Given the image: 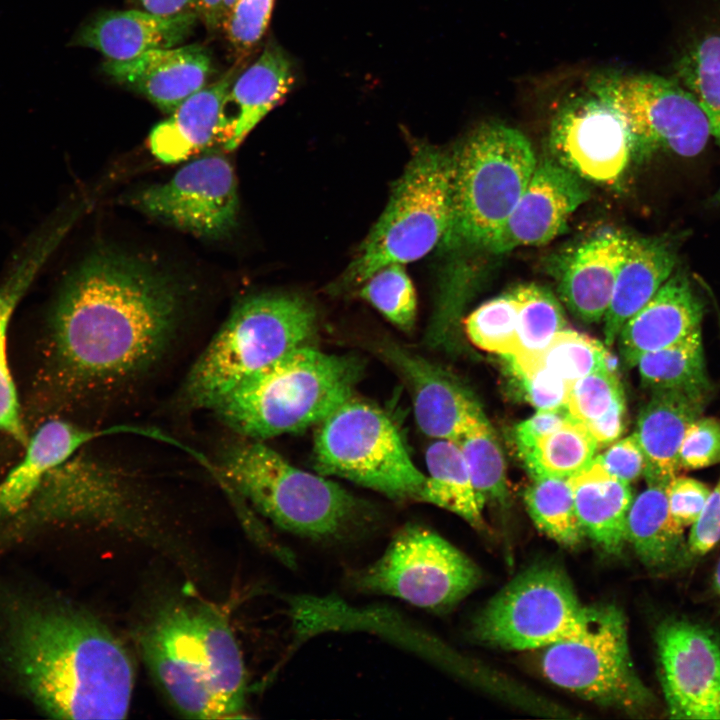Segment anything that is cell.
<instances>
[{
  "mask_svg": "<svg viewBox=\"0 0 720 720\" xmlns=\"http://www.w3.org/2000/svg\"><path fill=\"white\" fill-rule=\"evenodd\" d=\"M181 310L176 284L114 251L88 256L65 281L50 319L55 366L77 387L143 372L165 350Z\"/></svg>",
  "mask_w": 720,
  "mask_h": 720,
  "instance_id": "obj_1",
  "label": "cell"
},
{
  "mask_svg": "<svg viewBox=\"0 0 720 720\" xmlns=\"http://www.w3.org/2000/svg\"><path fill=\"white\" fill-rule=\"evenodd\" d=\"M0 608L4 657L42 710L65 719L127 716L133 663L102 621L51 598L8 594Z\"/></svg>",
  "mask_w": 720,
  "mask_h": 720,
  "instance_id": "obj_2",
  "label": "cell"
},
{
  "mask_svg": "<svg viewBox=\"0 0 720 720\" xmlns=\"http://www.w3.org/2000/svg\"><path fill=\"white\" fill-rule=\"evenodd\" d=\"M136 641L153 680L183 716L246 717L243 654L220 608L195 598L168 600L139 626Z\"/></svg>",
  "mask_w": 720,
  "mask_h": 720,
  "instance_id": "obj_3",
  "label": "cell"
},
{
  "mask_svg": "<svg viewBox=\"0 0 720 720\" xmlns=\"http://www.w3.org/2000/svg\"><path fill=\"white\" fill-rule=\"evenodd\" d=\"M210 474L274 525L311 541H351L378 523L369 503L326 476L294 466L264 441L232 442Z\"/></svg>",
  "mask_w": 720,
  "mask_h": 720,
  "instance_id": "obj_4",
  "label": "cell"
},
{
  "mask_svg": "<svg viewBox=\"0 0 720 720\" xmlns=\"http://www.w3.org/2000/svg\"><path fill=\"white\" fill-rule=\"evenodd\" d=\"M363 369L357 356L303 345L247 378L212 411L241 438L300 432L351 398Z\"/></svg>",
  "mask_w": 720,
  "mask_h": 720,
  "instance_id": "obj_5",
  "label": "cell"
},
{
  "mask_svg": "<svg viewBox=\"0 0 720 720\" xmlns=\"http://www.w3.org/2000/svg\"><path fill=\"white\" fill-rule=\"evenodd\" d=\"M316 330V311L300 297L242 299L192 365L183 385L184 403L212 410L247 378L309 344Z\"/></svg>",
  "mask_w": 720,
  "mask_h": 720,
  "instance_id": "obj_6",
  "label": "cell"
},
{
  "mask_svg": "<svg viewBox=\"0 0 720 720\" xmlns=\"http://www.w3.org/2000/svg\"><path fill=\"white\" fill-rule=\"evenodd\" d=\"M452 155L418 145L389 202L341 278L363 284L384 266L415 261L446 241L452 222Z\"/></svg>",
  "mask_w": 720,
  "mask_h": 720,
  "instance_id": "obj_7",
  "label": "cell"
},
{
  "mask_svg": "<svg viewBox=\"0 0 720 720\" xmlns=\"http://www.w3.org/2000/svg\"><path fill=\"white\" fill-rule=\"evenodd\" d=\"M452 222L446 241L487 248L536 168L529 140L515 128L486 124L452 155Z\"/></svg>",
  "mask_w": 720,
  "mask_h": 720,
  "instance_id": "obj_8",
  "label": "cell"
},
{
  "mask_svg": "<svg viewBox=\"0 0 720 720\" xmlns=\"http://www.w3.org/2000/svg\"><path fill=\"white\" fill-rule=\"evenodd\" d=\"M312 463L323 476L346 479L399 502L417 501L426 477L392 420L353 396L317 425Z\"/></svg>",
  "mask_w": 720,
  "mask_h": 720,
  "instance_id": "obj_9",
  "label": "cell"
},
{
  "mask_svg": "<svg viewBox=\"0 0 720 720\" xmlns=\"http://www.w3.org/2000/svg\"><path fill=\"white\" fill-rule=\"evenodd\" d=\"M81 524L150 541L160 527L132 481L107 463L84 456L52 470L2 538L45 524Z\"/></svg>",
  "mask_w": 720,
  "mask_h": 720,
  "instance_id": "obj_10",
  "label": "cell"
},
{
  "mask_svg": "<svg viewBox=\"0 0 720 720\" xmlns=\"http://www.w3.org/2000/svg\"><path fill=\"white\" fill-rule=\"evenodd\" d=\"M543 649V673L556 686L632 713L644 712L654 703L634 667L625 618L614 606H595L581 632Z\"/></svg>",
  "mask_w": 720,
  "mask_h": 720,
  "instance_id": "obj_11",
  "label": "cell"
},
{
  "mask_svg": "<svg viewBox=\"0 0 720 720\" xmlns=\"http://www.w3.org/2000/svg\"><path fill=\"white\" fill-rule=\"evenodd\" d=\"M479 580L478 568L464 553L413 522L394 533L377 560L349 575L361 592L396 597L434 612L456 605Z\"/></svg>",
  "mask_w": 720,
  "mask_h": 720,
  "instance_id": "obj_12",
  "label": "cell"
},
{
  "mask_svg": "<svg viewBox=\"0 0 720 720\" xmlns=\"http://www.w3.org/2000/svg\"><path fill=\"white\" fill-rule=\"evenodd\" d=\"M594 611L580 601L563 571L540 565L516 576L486 604L472 635L501 649L545 648L581 632Z\"/></svg>",
  "mask_w": 720,
  "mask_h": 720,
  "instance_id": "obj_13",
  "label": "cell"
},
{
  "mask_svg": "<svg viewBox=\"0 0 720 720\" xmlns=\"http://www.w3.org/2000/svg\"><path fill=\"white\" fill-rule=\"evenodd\" d=\"M588 90L627 125L634 148H665L684 157L699 154L711 135L708 118L679 82L654 74L598 72Z\"/></svg>",
  "mask_w": 720,
  "mask_h": 720,
  "instance_id": "obj_14",
  "label": "cell"
},
{
  "mask_svg": "<svg viewBox=\"0 0 720 720\" xmlns=\"http://www.w3.org/2000/svg\"><path fill=\"white\" fill-rule=\"evenodd\" d=\"M130 202L148 216L208 239L229 234L239 208L234 169L219 154L189 162L166 183L136 192Z\"/></svg>",
  "mask_w": 720,
  "mask_h": 720,
  "instance_id": "obj_15",
  "label": "cell"
},
{
  "mask_svg": "<svg viewBox=\"0 0 720 720\" xmlns=\"http://www.w3.org/2000/svg\"><path fill=\"white\" fill-rule=\"evenodd\" d=\"M660 681L673 719H720V641L704 625L669 618L656 630Z\"/></svg>",
  "mask_w": 720,
  "mask_h": 720,
  "instance_id": "obj_16",
  "label": "cell"
},
{
  "mask_svg": "<svg viewBox=\"0 0 720 720\" xmlns=\"http://www.w3.org/2000/svg\"><path fill=\"white\" fill-rule=\"evenodd\" d=\"M550 145L561 165L602 183L618 179L634 149L623 119L591 92L562 106L551 126Z\"/></svg>",
  "mask_w": 720,
  "mask_h": 720,
  "instance_id": "obj_17",
  "label": "cell"
},
{
  "mask_svg": "<svg viewBox=\"0 0 720 720\" xmlns=\"http://www.w3.org/2000/svg\"><path fill=\"white\" fill-rule=\"evenodd\" d=\"M380 352L406 385L417 426L426 436L455 441L486 417L467 387L440 365L393 342L382 344Z\"/></svg>",
  "mask_w": 720,
  "mask_h": 720,
  "instance_id": "obj_18",
  "label": "cell"
},
{
  "mask_svg": "<svg viewBox=\"0 0 720 720\" xmlns=\"http://www.w3.org/2000/svg\"><path fill=\"white\" fill-rule=\"evenodd\" d=\"M132 434L167 443L170 435L160 429L132 424L85 428L65 420H49L26 444L22 460L0 483V528L3 534L27 507L43 480L72 458L80 448L103 437ZM3 534L0 538H2Z\"/></svg>",
  "mask_w": 720,
  "mask_h": 720,
  "instance_id": "obj_19",
  "label": "cell"
},
{
  "mask_svg": "<svg viewBox=\"0 0 720 720\" xmlns=\"http://www.w3.org/2000/svg\"><path fill=\"white\" fill-rule=\"evenodd\" d=\"M588 198L589 189L581 177L555 162L537 164L522 196L487 249L501 254L550 242Z\"/></svg>",
  "mask_w": 720,
  "mask_h": 720,
  "instance_id": "obj_20",
  "label": "cell"
},
{
  "mask_svg": "<svg viewBox=\"0 0 720 720\" xmlns=\"http://www.w3.org/2000/svg\"><path fill=\"white\" fill-rule=\"evenodd\" d=\"M104 73L171 114L203 89L214 68L209 51L198 44L154 49L125 61L106 60Z\"/></svg>",
  "mask_w": 720,
  "mask_h": 720,
  "instance_id": "obj_21",
  "label": "cell"
},
{
  "mask_svg": "<svg viewBox=\"0 0 720 720\" xmlns=\"http://www.w3.org/2000/svg\"><path fill=\"white\" fill-rule=\"evenodd\" d=\"M296 70L288 53L269 41L259 57L236 76L223 98L216 128L226 150L236 149L294 87Z\"/></svg>",
  "mask_w": 720,
  "mask_h": 720,
  "instance_id": "obj_22",
  "label": "cell"
},
{
  "mask_svg": "<svg viewBox=\"0 0 720 720\" xmlns=\"http://www.w3.org/2000/svg\"><path fill=\"white\" fill-rule=\"evenodd\" d=\"M703 313V303L686 276L671 275L622 327L616 339L621 359L635 367L643 354L673 345L701 329Z\"/></svg>",
  "mask_w": 720,
  "mask_h": 720,
  "instance_id": "obj_23",
  "label": "cell"
},
{
  "mask_svg": "<svg viewBox=\"0 0 720 720\" xmlns=\"http://www.w3.org/2000/svg\"><path fill=\"white\" fill-rule=\"evenodd\" d=\"M197 19L195 11L170 16L146 10L106 11L80 29L74 44L97 50L107 60H130L150 50L182 43L192 33Z\"/></svg>",
  "mask_w": 720,
  "mask_h": 720,
  "instance_id": "obj_24",
  "label": "cell"
},
{
  "mask_svg": "<svg viewBox=\"0 0 720 720\" xmlns=\"http://www.w3.org/2000/svg\"><path fill=\"white\" fill-rule=\"evenodd\" d=\"M629 238L614 230L600 232L580 244L566 260L558 280L559 296L582 322L603 321Z\"/></svg>",
  "mask_w": 720,
  "mask_h": 720,
  "instance_id": "obj_25",
  "label": "cell"
},
{
  "mask_svg": "<svg viewBox=\"0 0 720 720\" xmlns=\"http://www.w3.org/2000/svg\"><path fill=\"white\" fill-rule=\"evenodd\" d=\"M652 392L634 433L645 456L647 485L666 487L680 471L679 451L685 432L701 416L708 399L673 390Z\"/></svg>",
  "mask_w": 720,
  "mask_h": 720,
  "instance_id": "obj_26",
  "label": "cell"
},
{
  "mask_svg": "<svg viewBox=\"0 0 720 720\" xmlns=\"http://www.w3.org/2000/svg\"><path fill=\"white\" fill-rule=\"evenodd\" d=\"M676 252L660 238L630 237L603 322L604 342L611 346L626 322L672 275Z\"/></svg>",
  "mask_w": 720,
  "mask_h": 720,
  "instance_id": "obj_27",
  "label": "cell"
},
{
  "mask_svg": "<svg viewBox=\"0 0 720 720\" xmlns=\"http://www.w3.org/2000/svg\"><path fill=\"white\" fill-rule=\"evenodd\" d=\"M569 481L585 535L607 553L621 552L627 542V515L634 498L630 483L610 474L595 460Z\"/></svg>",
  "mask_w": 720,
  "mask_h": 720,
  "instance_id": "obj_28",
  "label": "cell"
},
{
  "mask_svg": "<svg viewBox=\"0 0 720 720\" xmlns=\"http://www.w3.org/2000/svg\"><path fill=\"white\" fill-rule=\"evenodd\" d=\"M237 76L230 69L189 97L150 132L149 147L164 163H178L209 145L216 136L221 104Z\"/></svg>",
  "mask_w": 720,
  "mask_h": 720,
  "instance_id": "obj_29",
  "label": "cell"
},
{
  "mask_svg": "<svg viewBox=\"0 0 720 720\" xmlns=\"http://www.w3.org/2000/svg\"><path fill=\"white\" fill-rule=\"evenodd\" d=\"M666 487L647 485L633 498L627 515V542L648 568L667 570L684 565L690 558L684 529L672 520Z\"/></svg>",
  "mask_w": 720,
  "mask_h": 720,
  "instance_id": "obj_30",
  "label": "cell"
},
{
  "mask_svg": "<svg viewBox=\"0 0 720 720\" xmlns=\"http://www.w3.org/2000/svg\"><path fill=\"white\" fill-rule=\"evenodd\" d=\"M57 244L54 236L42 233L28 247L0 286V432L24 446L29 439L21 419L17 393L8 366L7 330L14 309Z\"/></svg>",
  "mask_w": 720,
  "mask_h": 720,
  "instance_id": "obj_31",
  "label": "cell"
},
{
  "mask_svg": "<svg viewBox=\"0 0 720 720\" xmlns=\"http://www.w3.org/2000/svg\"><path fill=\"white\" fill-rule=\"evenodd\" d=\"M427 475L417 502L448 510L477 529L484 526L485 503L473 485L463 454L454 440L435 439L425 453Z\"/></svg>",
  "mask_w": 720,
  "mask_h": 720,
  "instance_id": "obj_32",
  "label": "cell"
},
{
  "mask_svg": "<svg viewBox=\"0 0 720 720\" xmlns=\"http://www.w3.org/2000/svg\"><path fill=\"white\" fill-rule=\"evenodd\" d=\"M643 386L708 399L712 386L705 365L701 329L668 347L643 354L635 365Z\"/></svg>",
  "mask_w": 720,
  "mask_h": 720,
  "instance_id": "obj_33",
  "label": "cell"
},
{
  "mask_svg": "<svg viewBox=\"0 0 720 720\" xmlns=\"http://www.w3.org/2000/svg\"><path fill=\"white\" fill-rule=\"evenodd\" d=\"M597 449L584 423L569 414L557 429L540 437L521 459L531 478H570L592 463Z\"/></svg>",
  "mask_w": 720,
  "mask_h": 720,
  "instance_id": "obj_34",
  "label": "cell"
},
{
  "mask_svg": "<svg viewBox=\"0 0 720 720\" xmlns=\"http://www.w3.org/2000/svg\"><path fill=\"white\" fill-rule=\"evenodd\" d=\"M509 292L517 308L518 344L514 355L504 359L521 366L544 349L567 324L561 303L548 288L527 283Z\"/></svg>",
  "mask_w": 720,
  "mask_h": 720,
  "instance_id": "obj_35",
  "label": "cell"
},
{
  "mask_svg": "<svg viewBox=\"0 0 720 720\" xmlns=\"http://www.w3.org/2000/svg\"><path fill=\"white\" fill-rule=\"evenodd\" d=\"M524 501L535 525L557 543L574 547L582 541L585 533L576 513L569 478L532 477Z\"/></svg>",
  "mask_w": 720,
  "mask_h": 720,
  "instance_id": "obj_36",
  "label": "cell"
},
{
  "mask_svg": "<svg viewBox=\"0 0 720 720\" xmlns=\"http://www.w3.org/2000/svg\"><path fill=\"white\" fill-rule=\"evenodd\" d=\"M479 497L505 505L509 499L506 463L501 446L486 417L466 429L456 440Z\"/></svg>",
  "mask_w": 720,
  "mask_h": 720,
  "instance_id": "obj_37",
  "label": "cell"
},
{
  "mask_svg": "<svg viewBox=\"0 0 720 720\" xmlns=\"http://www.w3.org/2000/svg\"><path fill=\"white\" fill-rule=\"evenodd\" d=\"M682 85L698 100L720 147V31L691 43L676 64ZM720 200V188L717 192Z\"/></svg>",
  "mask_w": 720,
  "mask_h": 720,
  "instance_id": "obj_38",
  "label": "cell"
},
{
  "mask_svg": "<svg viewBox=\"0 0 720 720\" xmlns=\"http://www.w3.org/2000/svg\"><path fill=\"white\" fill-rule=\"evenodd\" d=\"M606 349V345L598 340L564 328L526 364L518 366L509 361L507 363L520 370L544 367L572 385L590 373L605 370L603 359Z\"/></svg>",
  "mask_w": 720,
  "mask_h": 720,
  "instance_id": "obj_39",
  "label": "cell"
},
{
  "mask_svg": "<svg viewBox=\"0 0 720 720\" xmlns=\"http://www.w3.org/2000/svg\"><path fill=\"white\" fill-rule=\"evenodd\" d=\"M516 303L510 292L486 301L464 320L469 341L503 358L514 355L518 344Z\"/></svg>",
  "mask_w": 720,
  "mask_h": 720,
  "instance_id": "obj_40",
  "label": "cell"
},
{
  "mask_svg": "<svg viewBox=\"0 0 720 720\" xmlns=\"http://www.w3.org/2000/svg\"><path fill=\"white\" fill-rule=\"evenodd\" d=\"M360 296L402 331L413 329L417 298L402 264H390L376 271L363 283Z\"/></svg>",
  "mask_w": 720,
  "mask_h": 720,
  "instance_id": "obj_41",
  "label": "cell"
},
{
  "mask_svg": "<svg viewBox=\"0 0 720 720\" xmlns=\"http://www.w3.org/2000/svg\"><path fill=\"white\" fill-rule=\"evenodd\" d=\"M624 395L619 376L606 370L576 380L568 393L566 408L575 419L586 423L599 418Z\"/></svg>",
  "mask_w": 720,
  "mask_h": 720,
  "instance_id": "obj_42",
  "label": "cell"
},
{
  "mask_svg": "<svg viewBox=\"0 0 720 720\" xmlns=\"http://www.w3.org/2000/svg\"><path fill=\"white\" fill-rule=\"evenodd\" d=\"M274 0H237L223 23V30L239 53L252 50L263 38Z\"/></svg>",
  "mask_w": 720,
  "mask_h": 720,
  "instance_id": "obj_43",
  "label": "cell"
},
{
  "mask_svg": "<svg viewBox=\"0 0 720 720\" xmlns=\"http://www.w3.org/2000/svg\"><path fill=\"white\" fill-rule=\"evenodd\" d=\"M720 462V419L698 417L687 428L679 451L680 470H696Z\"/></svg>",
  "mask_w": 720,
  "mask_h": 720,
  "instance_id": "obj_44",
  "label": "cell"
},
{
  "mask_svg": "<svg viewBox=\"0 0 720 720\" xmlns=\"http://www.w3.org/2000/svg\"><path fill=\"white\" fill-rule=\"evenodd\" d=\"M524 399L537 410L566 407L571 384L544 367L520 370L508 365Z\"/></svg>",
  "mask_w": 720,
  "mask_h": 720,
  "instance_id": "obj_45",
  "label": "cell"
},
{
  "mask_svg": "<svg viewBox=\"0 0 720 720\" xmlns=\"http://www.w3.org/2000/svg\"><path fill=\"white\" fill-rule=\"evenodd\" d=\"M665 491L672 520L678 527L685 529L697 521L711 490L695 478L676 475L669 481Z\"/></svg>",
  "mask_w": 720,
  "mask_h": 720,
  "instance_id": "obj_46",
  "label": "cell"
},
{
  "mask_svg": "<svg viewBox=\"0 0 720 720\" xmlns=\"http://www.w3.org/2000/svg\"><path fill=\"white\" fill-rule=\"evenodd\" d=\"M594 460L610 474L628 483L644 475L645 456L635 433L616 440Z\"/></svg>",
  "mask_w": 720,
  "mask_h": 720,
  "instance_id": "obj_47",
  "label": "cell"
},
{
  "mask_svg": "<svg viewBox=\"0 0 720 720\" xmlns=\"http://www.w3.org/2000/svg\"><path fill=\"white\" fill-rule=\"evenodd\" d=\"M720 541V478L710 491L702 512L687 539L691 557L702 556Z\"/></svg>",
  "mask_w": 720,
  "mask_h": 720,
  "instance_id": "obj_48",
  "label": "cell"
},
{
  "mask_svg": "<svg viewBox=\"0 0 720 720\" xmlns=\"http://www.w3.org/2000/svg\"><path fill=\"white\" fill-rule=\"evenodd\" d=\"M566 407L554 410H537L528 419L520 422L514 430V438L522 458L543 435L557 429L568 417Z\"/></svg>",
  "mask_w": 720,
  "mask_h": 720,
  "instance_id": "obj_49",
  "label": "cell"
},
{
  "mask_svg": "<svg viewBox=\"0 0 720 720\" xmlns=\"http://www.w3.org/2000/svg\"><path fill=\"white\" fill-rule=\"evenodd\" d=\"M626 405L624 395L617 398L609 410L584 423L598 447L612 444L619 439L625 428Z\"/></svg>",
  "mask_w": 720,
  "mask_h": 720,
  "instance_id": "obj_50",
  "label": "cell"
},
{
  "mask_svg": "<svg viewBox=\"0 0 720 720\" xmlns=\"http://www.w3.org/2000/svg\"><path fill=\"white\" fill-rule=\"evenodd\" d=\"M195 12L207 29L213 31L222 28L224 19L223 0H196Z\"/></svg>",
  "mask_w": 720,
  "mask_h": 720,
  "instance_id": "obj_51",
  "label": "cell"
},
{
  "mask_svg": "<svg viewBox=\"0 0 720 720\" xmlns=\"http://www.w3.org/2000/svg\"><path fill=\"white\" fill-rule=\"evenodd\" d=\"M196 0H138L144 10L159 15H176L195 11Z\"/></svg>",
  "mask_w": 720,
  "mask_h": 720,
  "instance_id": "obj_52",
  "label": "cell"
},
{
  "mask_svg": "<svg viewBox=\"0 0 720 720\" xmlns=\"http://www.w3.org/2000/svg\"><path fill=\"white\" fill-rule=\"evenodd\" d=\"M713 589L714 591L720 595V557L718 559V562L715 567V571L713 574Z\"/></svg>",
  "mask_w": 720,
  "mask_h": 720,
  "instance_id": "obj_53",
  "label": "cell"
},
{
  "mask_svg": "<svg viewBox=\"0 0 720 720\" xmlns=\"http://www.w3.org/2000/svg\"><path fill=\"white\" fill-rule=\"evenodd\" d=\"M236 2H237V0H223V4H224V19H223V23H224V21L226 20V18L228 17L229 13L231 12V10H232V8H233V6L235 5ZM222 26H223V25H222Z\"/></svg>",
  "mask_w": 720,
  "mask_h": 720,
  "instance_id": "obj_54",
  "label": "cell"
}]
</instances>
